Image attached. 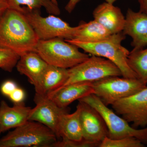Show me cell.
Here are the masks:
<instances>
[{
	"instance_id": "cell-1",
	"label": "cell",
	"mask_w": 147,
	"mask_h": 147,
	"mask_svg": "<svg viewBox=\"0 0 147 147\" xmlns=\"http://www.w3.org/2000/svg\"><path fill=\"white\" fill-rule=\"evenodd\" d=\"M39 40L24 14L8 9L0 21V46L19 56L36 52Z\"/></svg>"
},
{
	"instance_id": "cell-2",
	"label": "cell",
	"mask_w": 147,
	"mask_h": 147,
	"mask_svg": "<svg viewBox=\"0 0 147 147\" xmlns=\"http://www.w3.org/2000/svg\"><path fill=\"white\" fill-rule=\"evenodd\" d=\"M125 38V35L121 32L112 34L108 38L96 42H84L75 40H65L84 50L86 53L105 58L111 61L119 69L123 77L138 78L128 63L127 60L130 52L121 44Z\"/></svg>"
},
{
	"instance_id": "cell-3",
	"label": "cell",
	"mask_w": 147,
	"mask_h": 147,
	"mask_svg": "<svg viewBox=\"0 0 147 147\" xmlns=\"http://www.w3.org/2000/svg\"><path fill=\"white\" fill-rule=\"evenodd\" d=\"M56 134L44 125L28 121L0 139V147H52Z\"/></svg>"
},
{
	"instance_id": "cell-4",
	"label": "cell",
	"mask_w": 147,
	"mask_h": 147,
	"mask_svg": "<svg viewBox=\"0 0 147 147\" xmlns=\"http://www.w3.org/2000/svg\"><path fill=\"white\" fill-rule=\"evenodd\" d=\"M36 52L48 65L65 69L73 67L90 57L80 52L76 45L60 38L39 40Z\"/></svg>"
},
{
	"instance_id": "cell-5",
	"label": "cell",
	"mask_w": 147,
	"mask_h": 147,
	"mask_svg": "<svg viewBox=\"0 0 147 147\" xmlns=\"http://www.w3.org/2000/svg\"><path fill=\"white\" fill-rule=\"evenodd\" d=\"M79 100L90 105L100 113L108 128V138L119 139L133 137L144 144H147V126L137 129L130 126L128 122L108 108L94 94L87 96Z\"/></svg>"
},
{
	"instance_id": "cell-6",
	"label": "cell",
	"mask_w": 147,
	"mask_h": 147,
	"mask_svg": "<svg viewBox=\"0 0 147 147\" xmlns=\"http://www.w3.org/2000/svg\"><path fill=\"white\" fill-rule=\"evenodd\" d=\"M94 94L106 106L128 97L147 87V84L138 78L113 76L92 83Z\"/></svg>"
},
{
	"instance_id": "cell-7",
	"label": "cell",
	"mask_w": 147,
	"mask_h": 147,
	"mask_svg": "<svg viewBox=\"0 0 147 147\" xmlns=\"http://www.w3.org/2000/svg\"><path fill=\"white\" fill-rule=\"evenodd\" d=\"M68 79L62 87L74 83H93L110 76H122L119 69L111 61L93 55L68 69Z\"/></svg>"
},
{
	"instance_id": "cell-8",
	"label": "cell",
	"mask_w": 147,
	"mask_h": 147,
	"mask_svg": "<svg viewBox=\"0 0 147 147\" xmlns=\"http://www.w3.org/2000/svg\"><path fill=\"white\" fill-rule=\"evenodd\" d=\"M23 14L34 30L39 40L56 38L73 39L78 29V26H70L69 24L55 15L51 14L47 17H42L38 10L26 9Z\"/></svg>"
},
{
	"instance_id": "cell-9",
	"label": "cell",
	"mask_w": 147,
	"mask_h": 147,
	"mask_svg": "<svg viewBox=\"0 0 147 147\" xmlns=\"http://www.w3.org/2000/svg\"><path fill=\"white\" fill-rule=\"evenodd\" d=\"M117 115L135 128L147 126V86L140 91L116 101L112 105Z\"/></svg>"
},
{
	"instance_id": "cell-10",
	"label": "cell",
	"mask_w": 147,
	"mask_h": 147,
	"mask_svg": "<svg viewBox=\"0 0 147 147\" xmlns=\"http://www.w3.org/2000/svg\"><path fill=\"white\" fill-rule=\"evenodd\" d=\"M34 100L36 105L30 110L28 121L44 125L51 129L57 138L60 119L63 114L69 112V109L67 107H59L47 95L35 93Z\"/></svg>"
},
{
	"instance_id": "cell-11",
	"label": "cell",
	"mask_w": 147,
	"mask_h": 147,
	"mask_svg": "<svg viewBox=\"0 0 147 147\" xmlns=\"http://www.w3.org/2000/svg\"><path fill=\"white\" fill-rule=\"evenodd\" d=\"M79 101L83 139L99 147L102 140L108 137V129L105 121L95 109L86 102Z\"/></svg>"
},
{
	"instance_id": "cell-12",
	"label": "cell",
	"mask_w": 147,
	"mask_h": 147,
	"mask_svg": "<svg viewBox=\"0 0 147 147\" xmlns=\"http://www.w3.org/2000/svg\"><path fill=\"white\" fill-rule=\"evenodd\" d=\"M123 33L132 38L133 50L144 49L147 45V15L128 9Z\"/></svg>"
},
{
	"instance_id": "cell-13",
	"label": "cell",
	"mask_w": 147,
	"mask_h": 147,
	"mask_svg": "<svg viewBox=\"0 0 147 147\" xmlns=\"http://www.w3.org/2000/svg\"><path fill=\"white\" fill-rule=\"evenodd\" d=\"M92 83L82 82L61 87L47 95L61 108H67L74 101L94 94Z\"/></svg>"
},
{
	"instance_id": "cell-14",
	"label": "cell",
	"mask_w": 147,
	"mask_h": 147,
	"mask_svg": "<svg viewBox=\"0 0 147 147\" xmlns=\"http://www.w3.org/2000/svg\"><path fill=\"white\" fill-rule=\"evenodd\" d=\"M94 20L112 34L123 31L125 18L120 9L113 4L104 2L96 7L93 12Z\"/></svg>"
},
{
	"instance_id": "cell-15",
	"label": "cell",
	"mask_w": 147,
	"mask_h": 147,
	"mask_svg": "<svg viewBox=\"0 0 147 147\" xmlns=\"http://www.w3.org/2000/svg\"><path fill=\"white\" fill-rule=\"evenodd\" d=\"M48 65L36 52H30L20 56L16 67L19 73L26 76L35 88Z\"/></svg>"
},
{
	"instance_id": "cell-16",
	"label": "cell",
	"mask_w": 147,
	"mask_h": 147,
	"mask_svg": "<svg viewBox=\"0 0 147 147\" xmlns=\"http://www.w3.org/2000/svg\"><path fill=\"white\" fill-rule=\"evenodd\" d=\"M32 108L26 106L24 102L14 103L12 107L5 100L0 103V125L2 132L21 126L28 121Z\"/></svg>"
},
{
	"instance_id": "cell-17",
	"label": "cell",
	"mask_w": 147,
	"mask_h": 147,
	"mask_svg": "<svg viewBox=\"0 0 147 147\" xmlns=\"http://www.w3.org/2000/svg\"><path fill=\"white\" fill-rule=\"evenodd\" d=\"M68 69L48 65L37 86L36 93L48 95L61 88L68 78Z\"/></svg>"
},
{
	"instance_id": "cell-18",
	"label": "cell",
	"mask_w": 147,
	"mask_h": 147,
	"mask_svg": "<svg viewBox=\"0 0 147 147\" xmlns=\"http://www.w3.org/2000/svg\"><path fill=\"white\" fill-rule=\"evenodd\" d=\"M81 108L78 103L76 111L65 113L61 117L58 127V139L75 141L83 140V132L80 121Z\"/></svg>"
},
{
	"instance_id": "cell-19",
	"label": "cell",
	"mask_w": 147,
	"mask_h": 147,
	"mask_svg": "<svg viewBox=\"0 0 147 147\" xmlns=\"http://www.w3.org/2000/svg\"><path fill=\"white\" fill-rule=\"evenodd\" d=\"M112 34L101 24L94 20L79 24L74 38L72 40L84 42H96L106 39Z\"/></svg>"
},
{
	"instance_id": "cell-20",
	"label": "cell",
	"mask_w": 147,
	"mask_h": 147,
	"mask_svg": "<svg viewBox=\"0 0 147 147\" xmlns=\"http://www.w3.org/2000/svg\"><path fill=\"white\" fill-rule=\"evenodd\" d=\"M9 9H14L23 13L25 9L30 11L39 10L44 7L50 14L55 15L60 14V9L58 5L52 0H5Z\"/></svg>"
},
{
	"instance_id": "cell-21",
	"label": "cell",
	"mask_w": 147,
	"mask_h": 147,
	"mask_svg": "<svg viewBox=\"0 0 147 147\" xmlns=\"http://www.w3.org/2000/svg\"><path fill=\"white\" fill-rule=\"evenodd\" d=\"M128 63L138 79L147 84V48L132 50L128 57Z\"/></svg>"
},
{
	"instance_id": "cell-22",
	"label": "cell",
	"mask_w": 147,
	"mask_h": 147,
	"mask_svg": "<svg viewBox=\"0 0 147 147\" xmlns=\"http://www.w3.org/2000/svg\"><path fill=\"white\" fill-rule=\"evenodd\" d=\"M145 145L141 141L133 137H127L119 139H111L105 137L99 147H144Z\"/></svg>"
},
{
	"instance_id": "cell-23",
	"label": "cell",
	"mask_w": 147,
	"mask_h": 147,
	"mask_svg": "<svg viewBox=\"0 0 147 147\" xmlns=\"http://www.w3.org/2000/svg\"><path fill=\"white\" fill-rule=\"evenodd\" d=\"M20 56L15 52L0 46V68L4 71L11 72L16 67Z\"/></svg>"
},
{
	"instance_id": "cell-24",
	"label": "cell",
	"mask_w": 147,
	"mask_h": 147,
	"mask_svg": "<svg viewBox=\"0 0 147 147\" xmlns=\"http://www.w3.org/2000/svg\"><path fill=\"white\" fill-rule=\"evenodd\" d=\"M97 145L83 139L81 141H75L65 139L55 142L52 147H94Z\"/></svg>"
},
{
	"instance_id": "cell-25",
	"label": "cell",
	"mask_w": 147,
	"mask_h": 147,
	"mask_svg": "<svg viewBox=\"0 0 147 147\" xmlns=\"http://www.w3.org/2000/svg\"><path fill=\"white\" fill-rule=\"evenodd\" d=\"M18 87L17 84L14 81L7 80L2 84L0 90L3 95L9 97L11 94Z\"/></svg>"
},
{
	"instance_id": "cell-26",
	"label": "cell",
	"mask_w": 147,
	"mask_h": 147,
	"mask_svg": "<svg viewBox=\"0 0 147 147\" xmlns=\"http://www.w3.org/2000/svg\"><path fill=\"white\" fill-rule=\"evenodd\" d=\"M26 93L23 89L17 87L9 96V99L14 103L24 102L26 98Z\"/></svg>"
},
{
	"instance_id": "cell-27",
	"label": "cell",
	"mask_w": 147,
	"mask_h": 147,
	"mask_svg": "<svg viewBox=\"0 0 147 147\" xmlns=\"http://www.w3.org/2000/svg\"><path fill=\"white\" fill-rule=\"evenodd\" d=\"M81 0H69L65 7V9L68 13H71L75 8L77 4Z\"/></svg>"
},
{
	"instance_id": "cell-28",
	"label": "cell",
	"mask_w": 147,
	"mask_h": 147,
	"mask_svg": "<svg viewBox=\"0 0 147 147\" xmlns=\"http://www.w3.org/2000/svg\"><path fill=\"white\" fill-rule=\"evenodd\" d=\"M8 9V5L5 0H0V21Z\"/></svg>"
},
{
	"instance_id": "cell-29",
	"label": "cell",
	"mask_w": 147,
	"mask_h": 147,
	"mask_svg": "<svg viewBox=\"0 0 147 147\" xmlns=\"http://www.w3.org/2000/svg\"><path fill=\"white\" fill-rule=\"evenodd\" d=\"M140 5V11L147 15V0H138Z\"/></svg>"
},
{
	"instance_id": "cell-30",
	"label": "cell",
	"mask_w": 147,
	"mask_h": 147,
	"mask_svg": "<svg viewBox=\"0 0 147 147\" xmlns=\"http://www.w3.org/2000/svg\"><path fill=\"white\" fill-rule=\"evenodd\" d=\"M116 1H117V0H105V2H106L113 4V3H114Z\"/></svg>"
},
{
	"instance_id": "cell-31",
	"label": "cell",
	"mask_w": 147,
	"mask_h": 147,
	"mask_svg": "<svg viewBox=\"0 0 147 147\" xmlns=\"http://www.w3.org/2000/svg\"><path fill=\"white\" fill-rule=\"evenodd\" d=\"M52 1L53 2V3H55L56 4L58 5L57 1V0H52Z\"/></svg>"
},
{
	"instance_id": "cell-32",
	"label": "cell",
	"mask_w": 147,
	"mask_h": 147,
	"mask_svg": "<svg viewBox=\"0 0 147 147\" xmlns=\"http://www.w3.org/2000/svg\"><path fill=\"white\" fill-rule=\"evenodd\" d=\"M1 133H2L1 131V125H0V134H1Z\"/></svg>"
}]
</instances>
